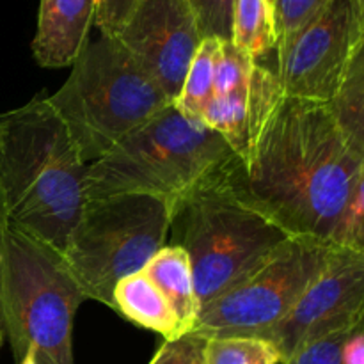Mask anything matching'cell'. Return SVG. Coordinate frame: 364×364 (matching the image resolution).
I'll return each instance as SVG.
<instances>
[{
    "label": "cell",
    "instance_id": "cell-1",
    "mask_svg": "<svg viewBox=\"0 0 364 364\" xmlns=\"http://www.w3.org/2000/svg\"><path fill=\"white\" fill-rule=\"evenodd\" d=\"M363 164L329 103L283 95L245 155L220 176L240 201L291 237L340 245Z\"/></svg>",
    "mask_w": 364,
    "mask_h": 364
},
{
    "label": "cell",
    "instance_id": "cell-2",
    "mask_svg": "<svg viewBox=\"0 0 364 364\" xmlns=\"http://www.w3.org/2000/svg\"><path fill=\"white\" fill-rule=\"evenodd\" d=\"M85 173L48 96L0 114V198L9 226L63 255L87 203Z\"/></svg>",
    "mask_w": 364,
    "mask_h": 364
},
{
    "label": "cell",
    "instance_id": "cell-3",
    "mask_svg": "<svg viewBox=\"0 0 364 364\" xmlns=\"http://www.w3.org/2000/svg\"><path fill=\"white\" fill-rule=\"evenodd\" d=\"M233 159L235 151L217 132L171 103L102 159L87 164L85 196L146 194L173 206Z\"/></svg>",
    "mask_w": 364,
    "mask_h": 364
},
{
    "label": "cell",
    "instance_id": "cell-4",
    "mask_svg": "<svg viewBox=\"0 0 364 364\" xmlns=\"http://www.w3.org/2000/svg\"><path fill=\"white\" fill-rule=\"evenodd\" d=\"M220 173L171 206V244L187 252L201 306L242 283L291 237L240 201Z\"/></svg>",
    "mask_w": 364,
    "mask_h": 364
},
{
    "label": "cell",
    "instance_id": "cell-5",
    "mask_svg": "<svg viewBox=\"0 0 364 364\" xmlns=\"http://www.w3.org/2000/svg\"><path fill=\"white\" fill-rule=\"evenodd\" d=\"M48 102L85 164L102 159L173 103L119 39L110 36L87 41L71 64L70 77Z\"/></svg>",
    "mask_w": 364,
    "mask_h": 364
},
{
    "label": "cell",
    "instance_id": "cell-6",
    "mask_svg": "<svg viewBox=\"0 0 364 364\" xmlns=\"http://www.w3.org/2000/svg\"><path fill=\"white\" fill-rule=\"evenodd\" d=\"M84 301L60 252L7 226L0 318L16 363L34 348L39 364H75L73 322Z\"/></svg>",
    "mask_w": 364,
    "mask_h": 364
},
{
    "label": "cell",
    "instance_id": "cell-7",
    "mask_svg": "<svg viewBox=\"0 0 364 364\" xmlns=\"http://www.w3.org/2000/svg\"><path fill=\"white\" fill-rule=\"evenodd\" d=\"M171 206L146 194L87 199L63 258L91 301L114 309L117 283L142 272L167 245Z\"/></svg>",
    "mask_w": 364,
    "mask_h": 364
},
{
    "label": "cell",
    "instance_id": "cell-8",
    "mask_svg": "<svg viewBox=\"0 0 364 364\" xmlns=\"http://www.w3.org/2000/svg\"><path fill=\"white\" fill-rule=\"evenodd\" d=\"M338 244L290 237L242 283L201 306L194 333L265 338L323 272Z\"/></svg>",
    "mask_w": 364,
    "mask_h": 364
},
{
    "label": "cell",
    "instance_id": "cell-9",
    "mask_svg": "<svg viewBox=\"0 0 364 364\" xmlns=\"http://www.w3.org/2000/svg\"><path fill=\"white\" fill-rule=\"evenodd\" d=\"M359 36L354 2L329 0L301 31L276 46V75L284 95L333 102Z\"/></svg>",
    "mask_w": 364,
    "mask_h": 364
},
{
    "label": "cell",
    "instance_id": "cell-10",
    "mask_svg": "<svg viewBox=\"0 0 364 364\" xmlns=\"http://www.w3.org/2000/svg\"><path fill=\"white\" fill-rule=\"evenodd\" d=\"M364 315V256L338 245L323 272L263 340L272 341L283 364L304 345L350 329Z\"/></svg>",
    "mask_w": 364,
    "mask_h": 364
},
{
    "label": "cell",
    "instance_id": "cell-11",
    "mask_svg": "<svg viewBox=\"0 0 364 364\" xmlns=\"http://www.w3.org/2000/svg\"><path fill=\"white\" fill-rule=\"evenodd\" d=\"M116 38L173 103L205 39L187 0H141Z\"/></svg>",
    "mask_w": 364,
    "mask_h": 364
},
{
    "label": "cell",
    "instance_id": "cell-12",
    "mask_svg": "<svg viewBox=\"0 0 364 364\" xmlns=\"http://www.w3.org/2000/svg\"><path fill=\"white\" fill-rule=\"evenodd\" d=\"M96 0H41L32 53L39 66L66 68L87 45Z\"/></svg>",
    "mask_w": 364,
    "mask_h": 364
},
{
    "label": "cell",
    "instance_id": "cell-13",
    "mask_svg": "<svg viewBox=\"0 0 364 364\" xmlns=\"http://www.w3.org/2000/svg\"><path fill=\"white\" fill-rule=\"evenodd\" d=\"M114 311L142 329L160 334L164 341L176 340L185 334L167 299L144 270L117 283L114 290Z\"/></svg>",
    "mask_w": 364,
    "mask_h": 364
},
{
    "label": "cell",
    "instance_id": "cell-14",
    "mask_svg": "<svg viewBox=\"0 0 364 364\" xmlns=\"http://www.w3.org/2000/svg\"><path fill=\"white\" fill-rule=\"evenodd\" d=\"M144 274L167 299L183 333H192L198 322L201 304L196 295L194 277H192L187 252L178 245L167 244L149 259Z\"/></svg>",
    "mask_w": 364,
    "mask_h": 364
},
{
    "label": "cell",
    "instance_id": "cell-15",
    "mask_svg": "<svg viewBox=\"0 0 364 364\" xmlns=\"http://www.w3.org/2000/svg\"><path fill=\"white\" fill-rule=\"evenodd\" d=\"M329 105L345 137L364 159V28L355 43L340 89Z\"/></svg>",
    "mask_w": 364,
    "mask_h": 364
},
{
    "label": "cell",
    "instance_id": "cell-16",
    "mask_svg": "<svg viewBox=\"0 0 364 364\" xmlns=\"http://www.w3.org/2000/svg\"><path fill=\"white\" fill-rule=\"evenodd\" d=\"M231 43L256 63L276 50L277 36L270 0H235Z\"/></svg>",
    "mask_w": 364,
    "mask_h": 364
},
{
    "label": "cell",
    "instance_id": "cell-17",
    "mask_svg": "<svg viewBox=\"0 0 364 364\" xmlns=\"http://www.w3.org/2000/svg\"><path fill=\"white\" fill-rule=\"evenodd\" d=\"M220 39L205 38L192 59L185 77L183 87L174 105L191 119L201 121L203 110L213 96V78H215V59L220 48Z\"/></svg>",
    "mask_w": 364,
    "mask_h": 364
},
{
    "label": "cell",
    "instance_id": "cell-18",
    "mask_svg": "<svg viewBox=\"0 0 364 364\" xmlns=\"http://www.w3.org/2000/svg\"><path fill=\"white\" fill-rule=\"evenodd\" d=\"M205 364H283V355L263 338L208 336Z\"/></svg>",
    "mask_w": 364,
    "mask_h": 364
},
{
    "label": "cell",
    "instance_id": "cell-19",
    "mask_svg": "<svg viewBox=\"0 0 364 364\" xmlns=\"http://www.w3.org/2000/svg\"><path fill=\"white\" fill-rule=\"evenodd\" d=\"M256 60L242 52L231 41L220 43L215 59V78H213V95H228L237 89L247 87L251 80L252 68Z\"/></svg>",
    "mask_w": 364,
    "mask_h": 364
},
{
    "label": "cell",
    "instance_id": "cell-20",
    "mask_svg": "<svg viewBox=\"0 0 364 364\" xmlns=\"http://www.w3.org/2000/svg\"><path fill=\"white\" fill-rule=\"evenodd\" d=\"M327 2L329 0H272L277 45L301 31L327 6Z\"/></svg>",
    "mask_w": 364,
    "mask_h": 364
},
{
    "label": "cell",
    "instance_id": "cell-21",
    "mask_svg": "<svg viewBox=\"0 0 364 364\" xmlns=\"http://www.w3.org/2000/svg\"><path fill=\"white\" fill-rule=\"evenodd\" d=\"M198 18L203 38L231 41L235 0H187Z\"/></svg>",
    "mask_w": 364,
    "mask_h": 364
},
{
    "label": "cell",
    "instance_id": "cell-22",
    "mask_svg": "<svg viewBox=\"0 0 364 364\" xmlns=\"http://www.w3.org/2000/svg\"><path fill=\"white\" fill-rule=\"evenodd\" d=\"M208 336L187 333L176 340L164 341L149 364H205V347Z\"/></svg>",
    "mask_w": 364,
    "mask_h": 364
},
{
    "label": "cell",
    "instance_id": "cell-23",
    "mask_svg": "<svg viewBox=\"0 0 364 364\" xmlns=\"http://www.w3.org/2000/svg\"><path fill=\"white\" fill-rule=\"evenodd\" d=\"M340 245L364 256V164L345 215Z\"/></svg>",
    "mask_w": 364,
    "mask_h": 364
},
{
    "label": "cell",
    "instance_id": "cell-24",
    "mask_svg": "<svg viewBox=\"0 0 364 364\" xmlns=\"http://www.w3.org/2000/svg\"><path fill=\"white\" fill-rule=\"evenodd\" d=\"M348 329L338 331L329 336L318 338L311 343L299 348L284 364H341V343Z\"/></svg>",
    "mask_w": 364,
    "mask_h": 364
},
{
    "label": "cell",
    "instance_id": "cell-25",
    "mask_svg": "<svg viewBox=\"0 0 364 364\" xmlns=\"http://www.w3.org/2000/svg\"><path fill=\"white\" fill-rule=\"evenodd\" d=\"M141 0H96L95 25L100 28L102 36L116 38Z\"/></svg>",
    "mask_w": 364,
    "mask_h": 364
},
{
    "label": "cell",
    "instance_id": "cell-26",
    "mask_svg": "<svg viewBox=\"0 0 364 364\" xmlns=\"http://www.w3.org/2000/svg\"><path fill=\"white\" fill-rule=\"evenodd\" d=\"M341 364H364V329L355 323L345 333L341 343Z\"/></svg>",
    "mask_w": 364,
    "mask_h": 364
},
{
    "label": "cell",
    "instance_id": "cell-27",
    "mask_svg": "<svg viewBox=\"0 0 364 364\" xmlns=\"http://www.w3.org/2000/svg\"><path fill=\"white\" fill-rule=\"evenodd\" d=\"M7 219L4 213L2 198H0V276H2V259H4V240H6V231H7Z\"/></svg>",
    "mask_w": 364,
    "mask_h": 364
},
{
    "label": "cell",
    "instance_id": "cell-28",
    "mask_svg": "<svg viewBox=\"0 0 364 364\" xmlns=\"http://www.w3.org/2000/svg\"><path fill=\"white\" fill-rule=\"evenodd\" d=\"M354 2V9H355V16H358L359 27L361 31L364 28V0H352Z\"/></svg>",
    "mask_w": 364,
    "mask_h": 364
},
{
    "label": "cell",
    "instance_id": "cell-29",
    "mask_svg": "<svg viewBox=\"0 0 364 364\" xmlns=\"http://www.w3.org/2000/svg\"><path fill=\"white\" fill-rule=\"evenodd\" d=\"M16 364H39V363H38V358H36L34 348H28V350L25 352L23 358H21L20 361H18Z\"/></svg>",
    "mask_w": 364,
    "mask_h": 364
},
{
    "label": "cell",
    "instance_id": "cell-30",
    "mask_svg": "<svg viewBox=\"0 0 364 364\" xmlns=\"http://www.w3.org/2000/svg\"><path fill=\"white\" fill-rule=\"evenodd\" d=\"M4 338H6V333H4V323H2V318H0V347H2L4 343Z\"/></svg>",
    "mask_w": 364,
    "mask_h": 364
},
{
    "label": "cell",
    "instance_id": "cell-31",
    "mask_svg": "<svg viewBox=\"0 0 364 364\" xmlns=\"http://www.w3.org/2000/svg\"><path fill=\"white\" fill-rule=\"evenodd\" d=\"M358 326L361 327V329H364V315L361 316V320H359V322H358Z\"/></svg>",
    "mask_w": 364,
    "mask_h": 364
},
{
    "label": "cell",
    "instance_id": "cell-32",
    "mask_svg": "<svg viewBox=\"0 0 364 364\" xmlns=\"http://www.w3.org/2000/svg\"><path fill=\"white\" fill-rule=\"evenodd\" d=\"M270 2H272V0H270Z\"/></svg>",
    "mask_w": 364,
    "mask_h": 364
}]
</instances>
